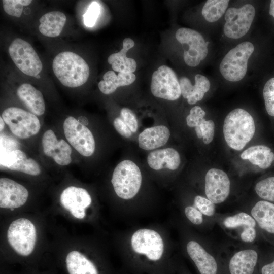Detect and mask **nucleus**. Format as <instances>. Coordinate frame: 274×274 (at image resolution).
<instances>
[{
    "label": "nucleus",
    "instance_id": "nucleus-38",
    "mask_svg": "<svg viewBox=\"0 0 274 274\" xmlns=\"http://www.w3.org/2000/svg\"><path fill=\"white\" fill-rule=\"evenodd\" d=\"M120 114L121 118L130 130L135 132L138 130V120L133 112L128 108H123L121 110Z\"/></svg>",
    "mask_w": 274,
    "mask_h": 274
},
{
    "label": "nucleus",
    "instance_id": "nucleus-9",
    "mask_svg": "<svg viewBox=\"0 0 274 274\" xmlns=\"http://www.w3.org/2000/svg\"><path fill=\"white\" fill-rule=\"evenodd\" d=\"M2 118L15 136L26 139L38 133L41 125L36 115L17 107H9L2 113Z\"/></svg>",
    "mask_w": 274,
    "mask_h": 274
},
{
    "label": "nucleus",
    "instance_id": "nucleus-44",
    "mask_svg": "<svg viewBox=\"0 0 274 274\" xmlns=\"http://www.w3.org/2000/svg\"><path fill=\"white\" fill-rule=\"evenodd\" d=\"M35 78L39 79L40 78V76L39 75H37L36 76H35Z\"/></svg>",
    "mask_w": 274,
    "mask_h": 274
},
{
    "label": "nucleus",
    "instance_id": "nucleus-29",
    "mask_svg": "<svg viewBox=\"0 0 274 274\" xmlns=\"http://www.w3.org/2000/svg\"><path fill=\"white\" fill-rule=\"evenodd\" d=\"M241 157L248 160L252 164L262 169H266L270 166L274 160V153L268 147L259 145L244 150L241 154Z\"/></svg>",
    "mask_w": 274,
    "mask_h": 274
},
{
    "label": "nucleus",
    "instance_id": "nucleus-1",
    "mask_svg": "<svg viewBox=\"0 0 274 274\" xmlns=\"http://www.w3.org/2000/svg\"><path fill=\"white\" fill-rule=\"evenodd\" d=\"M219 247L224 274H259L260 255L255 244L231 243Z\"/></svg>",
    "mask_w": 274,
    "mask_h": 274
},
{
    "label": "nucleus",
    "instance_id": "nucleus-2",
    "mask_svg": "<svg viewBox=\"0 0 274 274\" xmlns=\"http://www.w3.org/2000/svg\"><path fill=\"white\" fill-rule=\"evenodd\" d=\"M216 223L228 236L242 244H255L260 232L253 217L242 209L231 213L219 214Z\"/></svg>",
    "mask_w": 274,
    "mask_h": 274
},
{
    "label": "nucleus",
    "instance_id": "nucleus-3",
    "mask_svg": "<svg viewBox=\"0 0 274 274\" xmlns=\"http://www.w3.org/2000/svg\"><path fill=\"white\" fill-rule=\"evenodd\" d=\"M223 131L227 144L234 150H241L255 134L254 119L245 110L235 109L226 116Z\"/></svg>",
    "mask_w": 274,
    "mask_h": 274
},
{
    "label": "nucleus",
    "instance_id": "nucleus-15",
    "mask_svg": "<svg viewBox=\"0 0 274 274\" xmlns=\"http://www.w3.org/2000/svg\"><path fill=\"white\" fill-rule=\"evenodd\" d=\"M132 248L135 253L143 254L150 261L159 260L164 251V243L160 235L150 229H141L132 234Z\"/></svg>",
    "mask_w": 274,
    "mask_h": 274
},
{
    "label": "nucleus",
    "instance_id": "nucleus-7",
    "mask_svg": "<svg viewBox=\"0 0 274 274\" xmlns=\"http://www.w3.org/2000/svg\"><path fill=\"white\" fill-rule=\"evenodd\" d=\"M254 51L253 44L248 41L243 42L229 51L219 65L222 76L231 82L243 79L247 71L248 60Z\"/></svg>",
    "mask_w": 274,
    "mask_h": 274
},
{
    "label": "nucleus",
    "instance_id": "nucleus-5",
    "mask_svg": "<svg viewBox=\"0 0 274 274\" xmlns=\"http://www.w3.org/2000/svg\"><path fill=\"white\" fill-rule=\"evenodd\" d=\"M53 72L61 82L68 87H77L88 80L90 70L85 61L79 55L70 51H64L56 56L53 61Z\"/></svg>",
    "mask_w": 274,
    "mask_h": 274
},
{
    "label": "nucleus",
    "instance_id": "nucleus-25",
    "mask_svg": "<svg viewBox=\"0 0 274 274\" xmlns=\"http://www.w3.org/2000/svg\"><path fill=\"white\" fill-rule=\"evenodd\" d=\"M19 98L31 113L40 116L45 111V104L42 93L28 83L21 84L17 89Z\"/></svg>",
    "mask_w": 274,
    "mask_h": 274
},
{
    "label": "nucleus",
    "instance_id": "nucleus-36",
    "mask_svg": "<svg viewBox=\"0 0 274 274\" xmlns=\"http://www.w3.org/2000/svg\"><path fill=\"white\" fill-rule=\"evenodd\" d=\"M100 12L99 4L96 2H92L83 16L85 26L89 27H93L99 15Z\"/></svg>",
    "mask_w": 274,
    "mask_h": 274
},
{
    "label": "nucleus",
    "instance_id": "nucleus-11",
    "mask_svg": "<svg viewBox=\"0 0 274 274\" xmlns=\"http://www.w3.org/2000/svg\"><path fill=\"white\" fill-rule=\"evenodd\" d=\"M255 16V9L251 4L239 8L230 7L225 12V35L231 39H239L249 30Z\"/></svg>",
    "mask_w": 274,
    "mask_h": 274
},
{
    "label": "nucleus",
    "instance_id": "nucleus-34",
    "mask_svg": "<svg viewBox=\"0 0 274 274\" xmlns=\"http://www.w3.org/2000/svg\"><path fill=\"white\" fill-rule=\"evenodd\" d=\"M30 0H3L2 1L4 11L8 14L19 17L23 11V6L29 5Z\"/></svg>",
    "mask_w": 274,
    "mask_h": 274
},
{
    "label": "nucleus",
    "instance_id": "nucleus-12",
    "mask_svg": "<svg viewBox=\"0 0 274 274\" xmlns=\"http://www.w3.org/2000/svg\"><path fill=\"white\" fill-rule=\"evenodd\" d=\"M177 40L183 46L187 45L183 58L188 66L195 67L204 60L208 54V46L203 36L197 31L185 27L178 29L175 34Z\"/></svg>",
    "mask_w": 274,
    "mask_h": 274
},
{
    "label": "nucleus",
    "instance_id": "nucleus-32",
    "mask_svg": "<svg viewBox=\"0 0 274 274\" xmlns=\"http://www.w3.org/2000/svg\"><path fill=\"white\" fill-rule=\"evenodd\" d=\"M255 191L261 200L274 202V177L258 181L255 186Z\"/></svg>",
    "mask_w": 274,
    "mask_h": 274
},
{
    "label": "nucleus",
    "instance_id": "nucleus-10",
    "mask_svg": "<svg viewBox=\"0 0 274 274\" xmlns=\"http://www.w3.org/2000/svg\"><path fill=\"white\" fill-rule=\"evenodd\" d=\"M9 53L16 66L24 74L35 77L42 71L43 65L39 56L24 40L14 39L9 47Z\"/></svg>",
    "mask_w": 274,
    "mask_h": 274
},
{
    "label": "nucleus",
    "instance_id": "nucleus-19",
    "mask_svg": "<svg viewBox=\"0 0 274 274\" xmlns=\"http://www.w3.org/2000/svg\"><path fill=\"white\" fill-rule=\"evenodd\" d=\"M28 197L27 190L22 185L6 178L0 179V207L15 209L24 205Z\"/></svg>",
    "mask_w": 274,
    "mask_h": 274
},
{
    "label": "nucleus",
    "instance_id": "nucleus-18",
    "mask_svg": "<svg viewBox=\"0 0 274 274\" xmlns=\"http://www.w3.org/2000/svg\"><path fill=\"white\" fill-rule=\"evenodd\" d=\"M241 209L253 217L260 232L268 236L274 237V203L259 200Z\"/></svg>",
    "mask_w": 274,
    "mask_h": 274
},
{
    "label": "nucleus",
    "instance_id": "nucleus-4",
    "mask_svg": "<svg viewBox=\"0 0 274 274\" xmlns=\"http://www.w3.org/2000/svg\"><path fill=\"white\" fill-rule=\"evenodd\" d=\"M186 252L199 274H224L223 262L219 247L207 241L188 238Z\"/></svg>",
    "mask_w": 274,
    "mask_h": 274
},
{
    "label": "nucleus",
    "instance_id": "nucleus-33",
    "mask_svg": "<svg viewBox=\"0 0 274 274\" xmlns=\"http://www.w3.org/2000/svg\"><path fill=\"white\" fill-rule=\"evenodd\" d=\"M197 136L202 138L205 144H210L213 139L215 133V124L213 120H204L199 126L195 127Z\"/></svg>",
    "mask_w": 274,
    "mask_h": 274
},
{
    "label": "nucleus",
    "instance_id": "nucleus-28",
    "mask_svg": "<svg viewBox=\"0 0 274 274\" xmlns=\"http://www.w3.org/2000/svg\"><path fill=\"white\" fill-rule=\"evenodd\" d=\"M66 20V16L60 11H52L43 15L39 19V29L44 36L56 37L62 30Z\"/></svg>",
    "mask_w": 274,
    "mask_h": 274
},
{
    "label": "nucleus",
    "instance_id": "nucleus-40",
    "mask_svg": "<svg viewBox=\"0 0 274 274\" xmlns=\"http://www.w3.org/2000/svg\"><path fill=\"white\" fill-rule=\"evenodd\" d=\"M259 274H274V259L270 262H259Z\"/></svg>",
    "mask_w": 274,
    "mask_h": 274
},
{
    "label": "nucleus",
    "instance_id": "nucleus-39",
    "mask_svg": "<svg viewBox=\"0 0 274 274\" xmlns=\"http://www.w3.org/2000/svg\"><path fill=\"white\" fill-rule=\"evenodd\" d=\"M113 124L115 129L122 136L129 138L131 135L132 131L121 118H116Z\"/></svg>",
    "mask_w": 274,
    "mask_h": 274
},
{
    "label": "nucleus",
    "instance_id": "nucleus-21",
    "mask_svg": "<svg viewBox=\"0 0 274 274\" xmlns=\"http://www.w3.org/2000/svg\"><path fill=\"white\" fill-rule=\"evenodd\" d=\"M1 164L9 169L37 176L41 173L39 164L33 159L27 158L20 150H14L1 156Z\"/></svg>",
    "mask_w": 274,
    "mask_h": 274
},
{
    "label": "nucleus",
    "instance_id": "nucleus-24",
    "mask_svg": "<svg viewBox=\"0 0 274 274\" xmlns=\"http://www.w3.org/2000/svg\"><path fill=\"white\" fill-rule=\"evenodd\" d=\"M170 136V131L164 125H158L144 130L139 135V147L151 150L164 145Z\"/></svg>",
    "mask_w": 274,
    "mask_h": 274
},
{
    "label": "nucleus",
    "instance_id": "nucleus-26",
    "mask_svg": "<svg viewBox=\"0 0 274 274\" xmlns=\"http://www.w3.org/2000/svg\"><path fill=\"white\" fill-rule=\"evenodd\" d=\"M134 46V42L129 38L123 41V48L118 52L110 55L108 58V63L114 71L133 73L136 69L135 60L126 56L127 52Z\"/></svg>",
    "mask_w": 274,
    "mask_h": 274
},
{
    "label": "nucleus",
    "instance_id": "nucleus-43",
    "mask_svg": "<svg viewBox=\"0 0 274 274\" xmlns=\"http://www.w3.org/2000/svg\"><path fill=\"white\" fill-rule=\"evenodd\" d=\"M5 121L2 117H0V130L2 131L5 127Z\"/></svg>",
    "mask_w": 274,
    "mask_h": 274
},
{
    "label": "nucleus",
    "instance_id": "nucleus-31",
    "mask_svg": "<svg viewBox=\"0 0 274 274\" xmlns=\"http://www.w3.org/2000/svg\"><path fill=\"white\" fill-rule=\"evenodd\" d=\"M229 1L208 0L201 11L204 18L209 22L218 20L226 12Z\"/></svg>",
    "mask_w": 274,
    "mask_h": 274
},
{
    "label": "nucleus",
    "instance_id": "nucleus-6",
    "mask_svg": "<svg viewBox=\"0 0 274 274\" xmlns=\"http://www.w3.org/2000/svg\"><path fill=\"white\" fill-rule=\"evenodd\" d=\"M111 182L118 197L123 199H130L136 195L140 189L141 172L133 161L123 160L115 168Z\"/></svg>",
    "mask_w": 274,
    "mask_h": 274
},
{
    "label": "nucleus",
    "instance_id": "nucleus-41",
    "mask_svg": "<svg viewBox=\"0 0 274 274\" xmlns=\"http://www.w3.org/2000/svg\"><path fill=\"white\" fill-rule=\"evenodd\" d=\"M78 121L79 123L84 126L88 124V120L85 116H81L79 117L78 118Z\"/></svg>",
    "mask_w": 274,
    "mask_h": 274
},
{
    "label": "nucleus",
    "instance_id": "nucleus-13",
    "mask_svg": "<svg viewBox=\"0 0 274 274\" xmlns=\"http://www.w3.org/2000/svg\"><path fill=\"white\" fill-rule=\"evenodd\" d=\"M63 127L66 139L80 154L88 157L93 154L95 141L92 132L87 127L72 116L66 118Z\"/></svg>",
    "mask_w": 274,
    "mask_h": 274
},
{
    "label": "nucleus",
    "instance_id": "nucleus-35",
    "mask_svg": "<svg viewBox=\"0 0 274 274\" xmlns=\"http://www.w3.org/2000/svg\"><path fill=\"white\" fill-rule=\"evenodd\" d=\"M263 95L267 113L274 116V77L265 83L263 90Z\"/></svg>",
    "mask_w": 274,
    "mask_h": 274
},
{
    "label": "nucleus",
    "instance_id": "nucleus-27",
    "mask_svg": "<svg viewBox=\"0 0 274 274\" xmlns=\"http://www.w3.org/2000/svg\"><path fill=\"white\" fill-rule=\"evenodd\" d=\"M103 80L98 83L100 91L105 94L115 92L120 86L131 84L136 79L133 73L120 72L117 75L114 71H107L103 76Z\"/></svg>",
    "mask_w": 274,
    "mask_h": 274
},
{
    "label": "nucleus",
    "instance_id": "nucleus-14",
    "mask_svg": "<svg viewBox=\"0 0 274 274\" xmlns=\"http://www.w3.org/2000/svg\"><path fill=\"white\" fill-rule=\"evenodd\" d=\"M151 90L154 96L168 100H177L181 95L177 75L166 65L160 66L153 73Z\"/></svg>",
    "mask_w": 274,
    "mask_h": 274
},
{
    "label": "nucleus",
    "instance_id": "nucleus-23",
    "mask_svg": "<svg viewBox=\"0 0 274 274\" xmlns=\"http://www.w3.org/2000/svg\"><path fill=\"white\" fill-rule=\"evenodd\" d=\"M147 163L154 170L166 168L174 170L179 167L181 158L177 150L172 148H167L150 153L147 157Z\"/></svg>",
    "mask_w": 274,
    "mask_h": 274
},
{
    "label": "nucleus",
    "instance_id": "nucleus-37",
    "mask_svg": "<svg viewBox=\"0 0 274 274\" xmlns=\"http://www.w3.org/2000/svg\"><path fill=\"white\" fill-rule=\"evenodd\" d=\"M205 111L199 106L193 107L190 111L189 114L186 117V123L189 127H196L206 120Z\"/></svg>",
    "mask_w": 274,
    "mask_h": 274
},
{
    "label": "nucleus",
    "instance_id": "nucleus-20",
    "mask_svg": "<svg viewBox=\"0 0 274 274\" xmlns=\"http://www.w3.org/2000/svg\"><path fill=\"white\" fill-rule=\"evenodd\" d=\"M44 154L52 157L60 165H67L72 161V149L64 140H58L53 130L49 129L43 134L42 140Z\"/></svg>",
    "mask_w": 274,
    "mask_h": 274
},
{
    "label": "nucleus",
    "instance_id": "nucleus-22",
    "mask_svg": "<svg viewBox=\"0 0 274 274\" xmlns=\"http://www.w3.org/2000/svg\"><path fill=\"white\" fill-rule=\"evenodd\" d=\"M179 84L182 95L190 105L201 100L211 87L209 79L201 74L195 75L194 85H192L189 79L186 77L181 78Z\"/></svg>",
    "mask_w": 274,
    "mask_h": 274
},
{
    "label": "nucleus",
    "instance_id": "nucleus-8",
    "mask_svg": "<svg viewBox=\"0 0 274 274\" xmlns=\"http://www.w3.org/2000/svg\"><path fill=\"white\" fill-rule=\"evenodd\" d=\"M7 239L11 246L19 254L26 256L34 249L36 229L33 223L26 218H19L13 221L7 231Z\"/></svg>",
    "mask_w": 274,
    "mask_h": 274
},
{
    "label": "nucleus",
    "instance_id": "nucleus-42",
    "mask_svg": "<svg viewBox=\"0 0 274 274\" xmlns=\"http://www.w3.org/2000/svg\"><path fill=\"white\" fill-rule=\"evenodd\" d=\"M269 14L274 17V0L270 2L269 7Z\"/></svg>",
    "mask_w": 274,
    "mask_h": 274
},
{
    "label": "nucleus",
    "instance_id": "nucleus-16",
    "mask_svg": "<svg viewBox=\"0 0 274 274\" xmlns=\"http://www.w3.org/2000/svg\"><path fill=\"white\" fill-rule=\"evenodd\" d=\"M205 196L215 204L225 202L231 192V181L227 174L218 168H211L206 174Z\"/></svg>",
    "mask_w": 274,
    "mask_h": 274
},
{
    "label": "nucleus",
    "instance_id": "nucleus-30",
    "mask_svg": "<svg viewBox=\"0 0 274 274\" xmlns=\"http://www.w3.org/2000/svg\"><path fill=\"white\" fill-rule=\"evenodd\" d=\"M66 264L69 274H98L94 264L77 251L67 254Z\"/></svg>",
    "mask_w": 274,
    "mask_h": 274
},
{
    "label": "nucleus",
    "instance_id": "nucleus-17",
    "mask_svg": "<svg viewBox=\"0 0 274 274\" xmlns=\"http://www.w3.org/2000/svg\"><path fill=\"white\" fill-rule=\"evenodd\" d=\"M60 201L62 206L75 218L83 219L85 216V210L90 205L92 200L86 189L70 186L62 192Z\"/></svg>",
    "mask_w": 274,
    "mask_h": 274
}]
</instances>
